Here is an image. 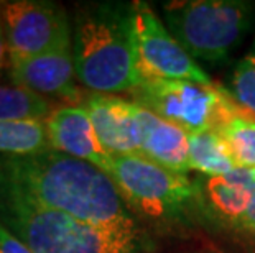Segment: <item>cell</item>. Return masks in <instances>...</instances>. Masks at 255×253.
Here are the masks:
<instances>
[{
  "label": "cell",
  "mask_w": 255,
  "mask_h": 253,
  "mask_svg": "<svg viewBox=\"0 0 255 253\" xmlns=\"http://www.w3.org/2000/svg\"><path fill=\"white\" fill-rule=\"evenodd\" d=\"M0 189L89 224L137 229L106 171L56 150L0 158Z\"/></svg>",
  "instance_id": "6da1fadb"
},
{
  "label": "cell",
  "mask_w": 255,
  "mask_h": 253,
  "mask_svg": "<svg viewBox=\"0 0 255 253\" xmlns=\"http://www.w3.org/2000/svg\"><path fill=\"white\" fill-rule=\"evenodd\" d=\"M78 81L94 94L130 92L142 84L133 36V3H96L73 28Z\"/></svg>",
  "instance_id": "7a4b0ae2"
},
{
  "label": "cell",
  "mask_w": 255,
  "mask_h": 253,
  "mask_svg": "<svg viewBox=\"0 0 255 253\" xmlns=\"http://www.w3.org/2000/svg\"><path fill=\"white\" fill-rule=\"evenodd\" d=\"M0 224L35 253H133L137 229L96 225L0 189Z\"/></svg>",
  "instance_id": "3957f363"
},
{
  "label": "cell",
  "mask_w": 255,
  "mask_h": 253,
  "mask_svg": "<svg viewBox=\"0 0 255 253\" xmlns=\"http://www.w3.org/2000/svg\"><path fill=\"white\" fill-rule=\"evenodd\" d=\"M170 33L194 59L219 63L251 31L255 5L242 0H188L163 7Z\"/></svg>",
  "instance_id": "277c9868"
},
{
  "label": "cell",
  "mask_w": 255,
  "mask_h": 253,
  "mask_svg": "<svg viewBox=\"0 0 255 253\" xmlns=\"http://www.w3.org/2000/svg\"><path fill=\"white\" fill-rule=\"evenodd\" d=\"M106 173L127 206L146 217L175 215L199 194L198 184L186 174L175 173L142 155L111 156Z\"/></svg>",
  "instance_id": "5b68a950"
},
{
  "label": "cell",
  "mask_w": 255,
  "mask_h": 253,
  "mask_svg": "<svg viewBox=\"0 0 255 253\" xmlns=\"http://www.w3.org/2000/svg\"><path fill=\"white\" fill-rule=\"evenodd\" d=\"M128 94L137 105L188 133L216 132L234 102L219 85L191 81H145Z\"/></svg>",
  "instance_id": "8992f818"
},
{
  "label": "cell",
  "mask_w": 255,
  "mask_h": 253,
  "mask_svg": "<svg viewBox=\"0 0 255 253\" xmlns=\"http://www.w3.org/2000/svg\"><path fill=\"white\" fill-rule=\"evenodd\" d=\"M137 69L145 81H191L213 84L208 73L170 33L148 3H133Z\"/></svg>",
  "instance_id": "52a82bcc"
},
{
  "label": "cell",
  "mask_w": 255,
  "mask_h": 253,
  "mask_svg": "<svg viewBox=\"0 0 255 253\" xmlns=\"http://www.w3.org/2000/svg\"><path fill=\"white\" fill-rule=\"evenodd\" d=\"M8 58H30L73 48V31L64 10L40 0L0 5Z\"/></svg>",
  "instance_id": "ba28073f"
},
{
  "label": "cell",
  "mask_w": 255,
  "mask_h": 253,
  "mask_svg": "<svg viewBox=\"0 0 255 253\" xmlns=\"http://www.w3.org/2000/svg\"><path fill=\"white\" fill-rule=\"evenodd\" d=\"M199 194L219 222L255 237V171L237 168L229 174L208 177Z\"/></svg>",
  "instance_id": "9c48e42d"
},
{
  "label": "cell",
  "mask_w": 255,
  "mask_h": 253,
  "mask_svg": "<svg viewBox=\"0 0 255 253\" xmlns=\"http://www.w3.org/2000/svg\"><path fill=\"white\" fill-rule=\"evenodd\" d=\"M84 107L107 155H140L142 128L135 102L109 94H91Z\"/></svg>",
  "instance_id": "30bf717a"
},
{
  "label": "cell",
  "mask_w": 255,
  "mask_h": 253,
  "mask_svg": "<svg viewBox=\"0 0 255 253\" xmlns=\"http://www.w3.org/2000/svg\"><path fill=\"white\" fill-rule=\"evenodd\" d=\"M10 78L17 85L40 95H53L66 100H79L76 85L73 48L30 58H8Z\"/></svg>",
  "instance_id": "8fae6325"
},
{
  "label": "cell",
  "mask_w": 255,
  "mask_h": 253,
  "mask_svg": "<svg viewBox=\"0 0 255 253\" xmlns=\"http://www.w3.org/2000/svg\"><path fill=\"white\" fill-rule=\"evenodd\" d=\"M51 148L106 171L111 156L102 148L84 105L58 107L45 120Z\"/></svg>",
  "instance_id": "7c38bea8"
},
{
  "label": "cell",
  "mask_w": 255,
  "mask_h": 253,
  "mask_svg": "<svg viewBox=\"0 0 255 253\" xmlns=\"http://www.w3.org/2000/svg\"><path fill=\"white\" fill-rule=\"evenodd\" d=\"M142 128L140 155L180 174L191 171L188 158V132L138 105Z\"/></svg>",
  "instance_id": "4fadbf2b"
},
{
  "label": "cell",
  "mask_w": 255,
  "mask_h": 253,
  "mask_svg": "<svg viewBox=\"0 0 255 253\" xmlns=\"http://www.w3.org/2000/svg\"><path fill=\"white\" fill-rule=\"evenodd\" d=\"M237 168L255 171V115L234 100L216 130Z\"/></svg>",
  "instance_id": "5bb4252c"
},
{
  "label": "cell",
  "mask_w": 255,
  "mask_h": 253,
  "mask_svg": "<svg viewBox=\"0 0 255 253\" xmlns=\"http://www.w3.org/2000/svg\"><path fill=\"white\" fill-rule=\"evenodd\" d=\"M188 158L191 169L208 177L224 176L237 169L226 143L214 130L188 133Z\"/></svg>",
  "instance_id": "9a60e30c"
},
{
  "label": "cell",
  "mask_w": 255,
  "mask_h": 253,
  "mask_svg": "<svg viewBox=\"0 0 255 253\" xmlns=\"http://www.w3.org/2000/svg\"><path fill=\"white\" fill-rule=\"evenodd\" d=\"M51 148L45 122H0V155L31 156Z\"/></svg>",
  "instance_id": "2e32d148"
},
{
  "label": "cell",
  "mask_w": 255,
  "mask_h": 253,
  "mask_svg": "<svg viewBox=\"0 0 255 253\" xmlns=\"http://www.w3.org/2000/svg\"><path fill=\"white\" fill-rule=\"evenodd\" d=\"M55 110L43 95L21 85L0 84V122L41 120Z\"/></svg>",
  "instance_id": "e0dca14e"
},
{
  "label": "cell",
  "mask_w": 255,
  "mask_h": 253,
  "mask_svg": "<svg viewBox=\"0 0 255 253\" xmlns=\"http://www.w3.org/2000/svg\"><path fill=\"white\" fill-rule=\"evenodd\" d=\"M242 109L255 115V41L241 61L231 79V92Z\"/></svg>",
  "instance_id": "ac0fdd59"
},
{
  "label": "cell",
  "mask_w": 255,
  "mask_h": 253,
  "mask_svg": "<svg viewBox=\"0 0 255 253\" xmlns=\"http://www.w3.org/2000/svg\"><path fill=\"white\" fill-rule=\"evenodd\" d=\"M0 253H35L28 245L0 224Z\"/></svg>",
  "instance_id": "d6986e66"
},
{
  "label": "cell",
  "mask_w": 255,
  "mask_h": 253,
  "mask_svg": "<svg viewBox=\"0 0 255 253\" xmlns=\"http://www.w3.org/2000/svg\"><path fill=\"white\" fill-rule=\"evenodd\" d=\"M7 55H8L7 40H5V33H3L2 21H0V76H2V71H3L5 64H7Z\"/></svg>",
  "instance_id": "ffe728a7"
},
{
  "label": "cell",
  "mask_w": 255,
  "mask_h": 253,
  "mask_svg": "<svg viewBox=\"0 0 255 253\" xmlns=\"http://www.w3.org/2000/svg\"><path fill=\"white\" fill-rule=\"evenodd\" d=\"M0 5H2V3H0Z\"/></svg>",
  "instance_id": "44dd1931"
}]
</instances>
